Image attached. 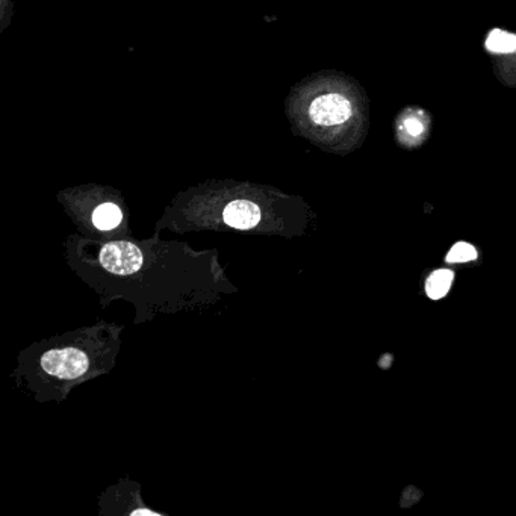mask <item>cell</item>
Listing matches in <instances>:
<instances>
[{
	"label": "cell",
	"mask_w": 516,
	"mask_h": 516,
	"mask_svg": "<svg viewBox=\"0 0 516 516\" xmlns=\"http://www.w3.org/2000/svg\"><path fill=\"white\" fill-rule=\"evenodd\" d=\"M313 123L321 126L341 125L352 117V104L339 94H326L315 99L309 108Z\"/></svg>",
	"instance_id": "cell-3"
},
{
	"label": "cell",
	"mask_w": 516,
	"mask_h": 516,
	"mask_svg": "<svg viewBox=\"0 0 516 516\" xmlns=\"http://www.w3.org/2000/svg\"><path fill=\"white\" fill-rule=\"evenodd\" d=\"M224 223L233 229L247 230L260 221V209L247 200H235L226 206L223 212Z\"/></svg>",
	"instance_id": "cell-4"
},
{
	"label": "cell",
	"mask_w": 516,
	"mask_h": 516,
	"mask_svg": "<svg viewBox=\"0 0 516 516\" xmlns=\"http://www.w3.org/2000/svg\"><path fill=\"white\" fill-rule=\"evenodd\" d=\"M41 366L47 374L63 380H75L88 371L90 359L82 350L68 347L55 348L41 357Z\"/></svg>",
	"instance_id": "cell-1"
},
{
	"label": "cell",
	"mask_w": 516,
	"mask_h": 516,
	"mask_svg": "<svg viewBox=\"0 0 516 516\" xmlns=\"http://www.w3.org/2000/svg\"><path fill=\"white\" fill-rule=\"evenodd\" d=\"M406 129H407V132L410 134V135H414V136H416V135H419V134H421L423 132V125L421 123H419V121L416 120V118H409L407 121H406Z\"/></svg>",
	"instance_id": "cell-10"
},
{
	"label": "cell",
	"mask_w": 516,
	"mask_h": 516,
	"mask_svg": "<svg viewBox=\"0 0 516 516\" xmlns=\"http://www.w3.org/2000/svg\"><path fill=\"white\" fill-rule=\"evenodd\" d=\"M477 256L478 253L474 246H471L468 242H458L448 251L447 262L448 264H465V262L476 260Z\"/></svg>",
	"instance_id": "cell-8"
},
{
	"label": "cell",
	"mask_w": 516,
	"mask_h": 516,
	"mask_svg": "<svg viewBox=\"0 0 516 516\" xmlns=\"http://www.w3.org/2000/svg\"><path fill=\"white\" fill-rule=\"evenodd\" d=\"M93 223L100 230H111L121 223V211L117 205L103 203L93 214Z\"/></svg>",
	"instance_id": "cell-6"
},
{
	"label": "cell",
	"mask_w": 516,
	"mask_h": 516,
	"mask_svg": "<svg viewBox=\"0 0 516 516\" xmlns=\"http://www.w3.org/2000/svg\"><path fill=\"white\" fill-rule=\"evenodd\" d=\"M421 497H423L421 489H418L415 486H407L403 491V495H401L400 506L403 507V509H409V507H412L421 500Z\"/></svg>",
	"instance_id": "cell-9"
},
{
	"label": "cell",
	"mask_w": 516,
	"mask_h": 516,
	"mask_svg": "<svg viewBox=\"0 0 516 516\" xmlns=\"http://www.w3.org/2000/svg\"><path fill=\"white\" fill-rule=\"evenodd\" d=\"M392 361H393V357L391 354H384L382 357V359H380V362H379V366H382V368H389Z\"/></svg>",
	"instance_id": "cell-11"
},
{
	"label": "cell",
	"mask_w": 516,
	"mask_h": 516,
	"mask_svg": "<svg viewBox=\"0 0 516 516\" xmlns=\"http://www.w3.org/2000/svg\"><path fill=\"white\" fill-rule=\"evenodd\" d=\"M454 282V273L451 269H436L427 277L425 292L432 300H441L448 294Z\"/></svg>",
	"instance_id": "cell-5"
},
{
	"label": "cell",
	"mask_w": 516,
	"mask_h": 516,
	"mask_svg": "<svg viewBox=\"0 0 516 516\" xmlns=\"http://www.w3.org/2000/svg\"><path fill=\"white\" fill-rule=\"evenodd\" d=\"M486 47L494 54H512L516 50V37L512 33L495 29L489 33Z\"/></svg>",
	"instance_id": "cell-7"
},
{
	"label": "cell",
	"mask_w": 516,
	"mask_h": 516,
	"mask_svg": "<svg viewBox=\"0 0 516 516\" xmlns=\"http://www.w3.org/2000/svg\"><path fill=\"white\" fill-rule=\"evenodd\" d=\"M139 513H147V515H153V512H148V510H136V512H134V515H139Z\"/></svg>",
	"instance_id": "cell-12"
},
{
	"label": "cell",
	"mask_w": 516,
	"mask_h": 516,
	"mask_svg": "<svg viewBox=\"0 0 516 516\" xmlns=\"http://www.w3.org/2000/svg\"><path fill=\"white\" fill-rule=\"evenodd\" d=\"M100 264L112 274L127 276L136 273L141 268L143 255L141 250L132 242L116 241L102 247Z\"/></svg>",
	"instance_id": "cell-2"
}]
</instances>
